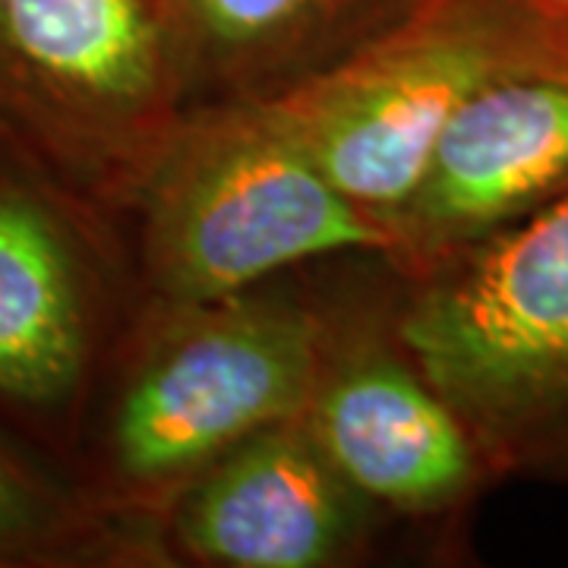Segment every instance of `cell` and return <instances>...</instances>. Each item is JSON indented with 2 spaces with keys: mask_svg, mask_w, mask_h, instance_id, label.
Listing matches in <instances>:
<instances>
[{
  "mask_svg": "<svg viewBox=\"0 0 568 568\" xmlns=\"http://www.w3.org/2000/svg\"><path fill=\"white\" fill-rule=\"evenodd\" d=\"M402 345L496 477L568 484V193L436 265Z\"/></svg>",
  "mask_w": 568,
  "mask_h": 568,
  "instance_id": "obj_1",
  "label": "cell"
},
{
  "mask_svg": "<svg viewBox=\"0 0 568 568\" xmlns=\"http://www.w3.org/2000/svg\"><path fill=\"white\" fill-rule=\"evenodd\" d=\"M559 54L568 20L528 0H436L402 32L256 108L392 231L455 111L489 80Z\"/></svg>",
  "mask_w": 568,
  "mask_h": 568,
  "instance_id": "obj_2",
  "label": "cell"
},
{
  "mask_svg": "<svg viewBox=\"0 0 568 568\" xmlns=\"http://www.w3.org/2000/svg\"><path fill=\"white\" fill-rule=\"evenodd\" d=\"M145 250L183 304H222L284 265L395 250L386 224L342 196L253 104L183 142L149 190Z\"/></svg>",
  "mask_w": 568,
  "mask_h": 568,
  "instance_id": "obj_3",
  "label": "cell"
},
{
  "mask_svg": "<svg viewBox=\"0 0 568 568\" xmlns=\"http://www.w3.org/2000/svg\"><path fill=\"white\" fill-rule=\"evenodd\" d=\"M323 366L320 332L304 310H209L123 383L104 436L114 480L162 487L268 426L301 420Z\"/></svg>",
  "mask_w": 568,
  "mask_h": 568,
  "instance_id": "obj_4",
  "label": "cell"
},
{
  "mask_svg": "<svg viewBox=\"0 0 568 568\" xmlns=\"http://www.w3.org/2000/svg\"><path fill=\"white\" fill-rule=\"evenodd\" d=\"M145 0H0V140L63 174L126 155L164 95Z\"/></svg>",
  "mask_w": 568,
  "mask_h": 568,
  "instance_id": "obj_5",
  "label": "cell"
},
{
  "mask_svg": "<svg viewBox=\"0 0 568 568\" xmlns=\"http://www.w3.org/2000/svg\"><path fill=\"white\" fill-rule=\"evenodd\" d=\"M568 193V54L480 85L448 121L392 222L395 250L448 263Z\"/></svg>",
  "mask_w": 568,
  "mask_h": 568,
  "instance_id": "obj_6",
  "label": "cell"
},
{
  "mask_svg": "<svg viewBox=\"0 0 568 568\" xmlns=\"http://www.w3.org/2000/svg\"><path fill=\"white\" fill-rule=\"evenodd\" d=\"M364 496L316 446L304 417L215 458L178 508L196 559L234 568H323L364 534Z\"/></svg>",
  "mask_w": 568,
  "mask_h": 568,
  "instance_id": "obj_7",
  "label": "cell"
},
{
  "mask_svg": "<svg viewBox=\"0 0 568 568\" xmlns=\"http://www.w3.org/2000/svg\"><path fill=\"white\" fill-rule=\"evenodd\" d=\"M304 424L364 499L402 511L458 506L496 477L455 407L386 351L323 366Z\"/></svg>",
  "mask_w": 568,
  "mask_h": 568,
  "instance_id": "obj_8",
  "label": "cell"
},
{
  "mask_svg": "<svg viewBox=\"0 0 568 568\" xmlns=\"http://www.w3.org/2000/svg\"><path fill=\"white\" fill-rule=\"evenodd\" d=\"M92 361V306L80 246L48 193L0 171V407L61 414Z\"/></svg>",
  "mask_w": 568,
  "mask_h": 568,
  "instance_id": "obj_9",
  "label": "cell"
},
{
  "mask_svg": "<svg viewBox=\"0 0 568 568\" xmlns=\"http://www.w3.org/2000/svg\"><path fill=\"white\" fill-rule=\"evenodd\" d=\"M89 537L95 521L85 503L0 443V566L61 562Z\"/></svg>",
  "mask_w": 568,
  "mask_h": 568,
  "instance_id": "obj_10",
  "label": "cell"
},
{
  "mask_svg": "<svg viewBox=\"0 0 568 568\" xmlns=\"http://www.w3.org/2000/svg\"><path fill=\"white\" fill-rule=\"evenodd\" d=\"M325 0H193L196 26L219 58H250L294 36Z\"/></svg>",
  "mask_w": 568,
  "mask_h": 568,
  "instance_id": "obj_11",
  "label": "cell"
},
{
  "mask_svg": "<svg viewBox=\"0 0 568 568\" xmlns=\"http://www.w3.org/2000/svg\"><path fill=\"white\" fill-rule=\"evenodd\" d=\"M534 7H540V10H547L552 17H562L568 20V0H528Z\"/></svg>",
  "mask_w": 568,
  "mask_h": 568,
  "instance_id": "obj_12",
  "label": "cell"
}]
</instances>
